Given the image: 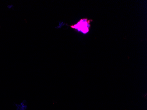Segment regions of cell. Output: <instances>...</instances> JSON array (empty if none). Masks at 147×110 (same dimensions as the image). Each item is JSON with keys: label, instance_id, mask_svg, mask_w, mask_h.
<instances>
[{"label": "cell", "instance_id": "cell-1", "mask_svg": "<svg viewBox=\"0 0 147 110\" xmlns=\"http://www.w3.org/2000/svg\"><path fill=\"white\" fill-rule=\"evenodd\" d=\"M92 21V20H89L87 18L82 19L76 24L71 26V27L78 32L86 34L89 32L91 26L90 23Z\"/></svg>", "mask_w": 147, "mask_h": 110}, {"label": "cell", "instance_id": "cell-2", "mask_svg": "<svg viewBox=\"0 0 147 110\" xmlns=\"http://www.w3.org/2000/svg\"><path fill=\"white\" fill-rule=\"evenodd\" d=\"M7 7H8V9H12V8H13V5H8V6H7Z\"/></svg>", "mask_w": 147, "mask_h": 110}]
</instances>
